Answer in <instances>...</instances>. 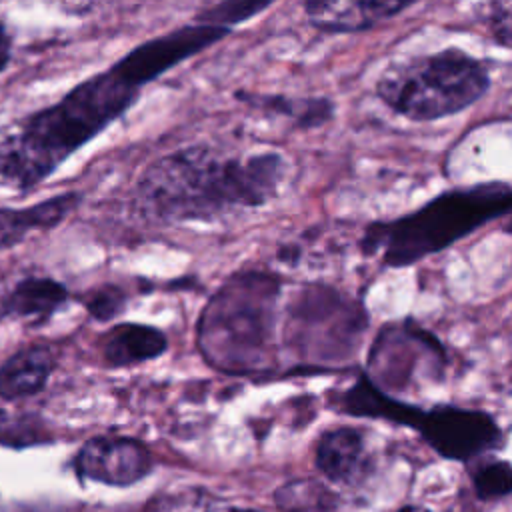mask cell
Instances as JSON below:
<instances>
[{
  "mask_svg": "<svg viewBox=\"0 0 512 512\" xmlns=\"http://www.w3.org/2000/svg\"><path fill=\"white\" fill-rule=\"evenodd\" d=\"M228 34L230 28L196 18L138 44L52 106L26 116L0 140V186L16 192L36 188L78 148L118 120L148 82Z\"/></svg>",
  "mask_w": 512,
  "mask_h": 512,
  "instance_id": "obj_1",
  "label": "cell"
},
{
  "mask_svg": "<svg viewBox=\"0 0 512 512\" xmlns=\"http://www.w3.org/2000/svg\"><path fill=\"white\" fill-rule=\"evenodd\" d=\"M286 172V158L272 150L226 156L210 146H190L150 164L136 186V200L150 220H214L236 208L268 204Z\"/></svg>",
  "mask_w": 512,
  "mask_h": 512,
  "instance_id": "obj_2",
  "label": "cell"
},
{
  "mask_svg": "<svg viewBox=\"0 0 512 512\" xmlns=\"http://www.w3.org/2000/svg\"><path fill=\"white\" fill-rule=\"evenodd\" d=\"M512 214V182L486 180L452 186L418 208L364 226L358 248L386 270H400L436 256L494 220Z\"/></svg>",
  "mask_w": 512,
  "mask_h": 512,
  "instance_id": "obj_3",
  "label": "cell"
},
{
  "mask_svg": "<svg viewBox=\"0 0 512 512\" xmlns=\"http://www.w3.org/2000/svg\"><path fill=\"white\" fill-rule=\"evenodd\" d=\"M282 280L248 270L230 276L198 318L204 360L226 374L266 372L274 366Z\"/></svg>",
  "mask_w": 512,
  "mask_h": 512,
  "instance_id": "obj_4",
  "label": "cell"
},
{
  "mask_svg": "<svg viewBox=\"0 0 512 512\" xmlns=\"http://www.w3.org/2000/svg\"><path fill=\"white\" fill-rule=\"evenodd\" d=\"M330 406L346 416L410 428L450 462L472 464L504 444V430L490 412L448 402L424 408L382 392L362 370L350 386L332 394Z\"/></svg>",
  "mask_w": 512,
  "mask_h": 512,
  "instance_id": "obj_5",
  "label": "cell"
},
{
  "mask_svg": "<svg viewBox=\"0 0 512 512\" xmlns=\"http://www.w3.org/2000/svg\"><path fill=\"white\" fill-rule=\"evenodd\" d=\"M492 88L488 64L460 46L392 60L376 78V98L396 116L428 124L462 114Z\"/></svg>",
  "mask_w": 512,
  "mask_h": 512,
  "instance_id": "obj_6",
  "label": "cell"
},
{
  "mask_svg": "<svg viewBox=\"0 0 512 512\" xmlns=\"http://www.w3.org/2000/svg\"><path fill=\"white\" fill-rule=\"evenodd\" d=\"M370 312L362 298L338 286H302L284 312L282 340L302 368H350L366 342Z\"/></svg>",
  "mask_w": 512,
  "mask_h": 512,
  "instance_id": "obj_7",
  "label": "cell"
},
{
  "mask_svg": "<svg viewBox=\"0 0 512 512\" xmlns=\"http://www.w3.org/2000/svg\"><path fill=\"white\" fill-rule=\"evenodd\" d=\"M448 368L446 344L418 318L402 316L376 330L362 372L382 392L400 398L420 382H444Z\"/></svg>",
  "mask_w": 512,
  "mask_h": 512,
  "instance_id": "obj_8",
  "label": "cell"
},
{
  "mask_svg": "<svg viewBox=\"0 0 512 512\" xmlns=\"http://www.w3.org/2000/svg\"><path fill=\"white\" fill-rule=\"evenodd\" d=\"M152 464L150 450L126 436H96L74 456L78 476L116 488L140 482L150 474Z\"/></svg>",
  "mask_w": 512,
  "mask_h": 512,
  "instance_id": "obj_9",
  "label": "cell"
},
{
  "mask_svg": "<svg viewBox=\"0 0 512 512\" xmlns=\"http://www.w3.org/2000/svg\"><path fill=\"white\" fill-rule=\"evenodd\" d=\"M416 2L400 0H312L304 4L310 26L324 34H358L414 8Z\"/></svg>",
  "mask_w": 512,
  "mask_h": 512,
  "instance_id": "obj_10",
  "label": "cell"
},
{
  "mask_svg": "<svg viewBox=\"0 0 512 512\" xmlns=\"http://www.w3.org/2000/svg\"><path fill=\"white\" fill-rule=\"evenodd\" d=\"M314 464L334 484L354 482L366 466V436L354 426L326 430L316 444Z\"/></svg>",
  "mask_w": 512,
  "mask_h": 512,
  "instance_id": "obj_11",
  "label": "cell"
},
{
  "mask_svg": "<svg viewBox=\"0 0 512 512\" xmlns=\"http://www.w3.org/2000/svg\"><path fill=\"white\" fill-rule=\"evenodd\" d=\"M54 370V354L44 344H32L12 354L0 366V396L18 400L38 394Z\"/></svg>",
  "mask_w": 512,
  "mask_h": 512,
  "instance_id": "obj_12",
  "label": "cell"
},
{
  "mask_svg": "<svg viewBox=\"0 0 512 512\" xmlns=\"http://www.w3.org/2000/svg\"><path fill=\"white\" fill-rule=\"evenodd\" d=\"M78 200L76 192H66L28 208H0V250L22 242L34 230L56 226Z\"/></svg>",
  "mask_w": 512,
  "mask_h": 512,
  "instance_id": "obj_13",
  "label": "cell"
},
{
  "mask_svg": "<svg viewBox=\"0 0 512 512\" xmlns=\"http://www.w3.org/2000/svg\"><path fill=\"white\" fill-rule=\"evenodd\" d=\"M168 346L166 336L146 324L122 322L106 332L102 354L110 366H132L164 354Z\"/></svg>",
  "mask_w": 512,
  "mask_h": 512,
  "instance_id": "obj_14",
  "label": "cell"
},
{
  "mask_svg": "<svg viewBox=\"0 0 512 512\" xmlns=\"http://www.w3.org/2000/svg\"><path fill=\"white\" fill-rule=\"evenodd\" d=\"M68 298L64 284L52 278L28 276L20 280L4 298L2 314L18 318H48Z\"/></svg>",
  "mask_w": 512,
  "mask_h": 512,
  "instance_id": "obj_15",
  "label": "cell"
},
{
  "mask_svg": "<svg viewBox=\"0 0 512 512\" xmlns=\"http://www.w3.org/2000/svg\"><path fill=\"white\" fill-rule=\"evenodd\" d=\"M238 100L250 102L256 108L290 118L300 128H318L330 122L336 114V106L326 96H282V94H236Z\"/></svg>",
  "mask_w": 512,
  "mask_h": 512,
  "instance_id": "obj_16",
  "label": "cell"
},
{
  "mask_svg": "<svg viewBox=\"0 0 512 512\" xmlns=\"http://www.w3.org/2000/svg\"><path fill=\"white\" fill-rule=\"evenodd\" d=\"M144 512H250L212 494L206 488H180L152 496Z\"/></svg>",
  "mask_w": 512,
  "mask_h": 512,
  "instance_id": "obj_17",
  "label": "cell"
},
{
  "mask_svg": "<svg viewBox=\"0 0 512 512\" xmlns=\"http://www.w3.org/2000/svg\"><path fill=\"white\" fill-rule=\"evenodd\" d=\"M274 504L282 512L328 510L336 504V494L314 478H296L274 490Z\"/></svg>",
  "mask_w": 512,
  "mask_h": 512,
  "instance_id": "obj_18",
  "label": "cell"
},
{
  "mask_svg": "<svg viewBox=\"0 0 512 512\" xmlns=\"http://www.w3.org/2000/svg\"><path fill=\"white\" fill-rule=\"evenodd\" d=\"M472 486L482 502L500 500L512 494V462L482 456L472 470Z\"/></svg>",
  "mask_w": 512,
  "mask_h": 512,
  "instance_id": "obj_19",
  "label": "cell"
},
{
  "mask_svg": "<svg viewBox=\"0 0 512 512\" xmlns=\"http://www.w3.org/2000/svg\"><path fill=\"white\" fill-rule=\"evenodd\" d=\"M50 442V434L42 420L34 414H18L0 410V444L10 448H26Z\"/></svg>",
  "mask_w": 512,
  "mask_h": 512,
  "instance_id": "obj_20",
  "label": "cell"
},
{
  "mask_svg": "<svg viewBox=\"0 0 512 512\" xmlns=\"http://www.w3.org/2000/svg\"><path fill=\"white\" fill-rule=\"evenodd\" d=\"M480 20L490 38L504 50L512 52V0H496L482 6Z\"/></svg>",
  "mask_w": 512,
  "mask_h": 512,
  "instance_id": "obj_21",
  "label": "cell"
},
{
  "mask_svg": "<svg viewBox=\"0 0 512 512\" xmlns=\"http://www.w3.org/2000/svg\"><path fill=\"white\" fill-rule=\"evenodd\" d=\"M268 6H270L268 2H222L200 12L198 18L216 26L232 28L234 24L252 18L254 14L266 10Z\"/></svg>",
  "mask_w": 512,
  "mask_h": 512,
  "instance_id": "obj_22",
  "label": "cell"
},
{
  "mask_svg": "<svg viewBox=\"0 0 512 512\" xmlns=\"http://www.w3.org/2000/svg\"><path fill=\"white\" fill-rule=\"evenodd\" d=\"M84 306L94 318L110 320L124 308V294L116 286H102L86 298Z\"/></svg>",
  "mask_w": 512,
  "mask_h": 512,
  "instance_id": "obj_23",
  "label": "cell"
},
{
  "mask_svg": "<svg viewBox=\"0 0 512 512\" xmlns=\"http://www.w3.org/2000/svg\"><path fill=\"white\" fill-rule=\"evenodd\" d=\"M10 56H12V38L4 22L0 20V72L8 66Z\"/></svg>",
  "mask_w": 512,
  "mask_h": 512,
  "instance_id": "obj_24",
  "label": "cell"
},
{
  "mask_svg": "<svg viewBox=\"0 0 512 512\" xmlns=\"http://www.w3.org/2000/svg\"><path fill=\"white\" fill-rule=\"evenodd\" d=\"M396 512H432V510H428V508H424V506H420V504H408V506H402V508L396 510Z\"/></svg>",
  "mask_w": 512,
  "mask_h": 512,
  "instance_id": "obj_25",
  "label": "cell"
},
{
  "mask_svg": "<svg viewBox=\"0 0 512 512\" xmlns=\"http://www.w3.org/2000/svg\"><path fill=\"white\" fill-rule=\"evenodd\" d=\"M502 232L504 234H508V236H512V214L508 216V220H506V224L502 226Z\"/></svg>",
  "mask_w": 512,
  "mask_h": 512,
  "instance_id": "obj_26",
  "label": "cell"
}]
</instances>
